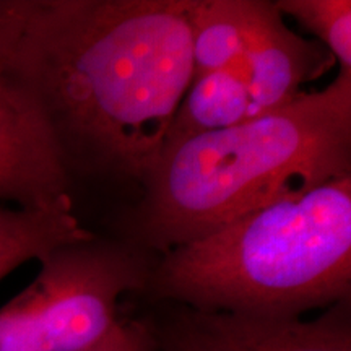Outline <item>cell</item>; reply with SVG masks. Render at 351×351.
I'll return each instance as SVG.
<instances>
[{"label": "cell", "mask_w": 351, "mask_h": 351, "mask_svg": "<svg viewBox=\"0 0 351 351\" xmlns=\"http://www.w3.org/2000/svg\"><path fill=\"white\" fill-rule=\"evenodd\" d=\"M192 0H32L5 75L72 189L137 199L194 77Z\"/></svg>", "instance_id": "cell-1"}, {"label": "cell", "mask_w": 351, "mask_h": 351, "mask_svg": "<svg viewBox=\"0 0 351 351\" xmlns=\"http://www.w3.org/2000/svg\"><path fill=\"white\" fill-rule=\"evenodd\" d=\"M343 176H351V72L340 70L324 90L158 156L111 230L158 257Z\"/></svg>", "instance_id": "cell-2"}, {"label": "cell", "mask_w": 351, "mask_h": 351, "mask_svg": "<svg viewBox=\"0 0 351 351\" xmlns=\"http://www.w3.org/2000/svg\"><path fill=\"white\" fill-rule=\"evenodd\" d=\"M143 295L267 317H302L350 300L351 176L169 249L156 257Z\"/></svg>", "instance_id": "cell-3"}, {"label": "cell", "mask_w": 351, "mask_h": 351, "mask_svg": "<svg viewBox=\"0 0 351 351\" xmlns=\"http://www.w3.org/2000/svg\"><path fill=\"white\" fill-rule=\"evenodd\" d=\"M36 278L0 307V351H83L119 320L127 293L143 295L156 256L116 236L57 245Z\"/></svg>", "instance_id": "cell-4"}, {"label": "cell", "mask_w": 351, "mask_h": 351, "mask_svg": "<svg viewBox=\"0 0 351 351\" xmlns=\"http://www.w3.org/2000/svg\"><path fill=\"white\" fill-rule=\"evenodd\" d=\"M156 351H351V298L319 317L200 311L179 302H152L143 315Z\"/></svg>", "instance_id": "cell-5"}, {"label": "cell", "mask_w": 351, "mask_h": 351, "mask_svg": "<svg viewBox=\"0 0 351 351\" xmlns=\"http://www.w3.org/2000/svg\"><path fill=\"white\" fill-rule=\"evenodd\" d=\"M333 65L322 44L289 29L271 0H244V49L239 72L251 99V119L295 101L302 85Z\"/></svg>", "instance_id": "cell-6"}, {"label": "cell", "mask_w": 351, "mask_h": 351, "mask_svg": "<svg viewBox=\"0 0 351 351\" xmlns=\"http://www.w3.org/2000/svg\"><path fill=\"white\" fill-rule=\"evenodd\" d=\"M7 67H0V204L34 212L73 213L75 199L54 148L8 82Z\"/></svg>", "instance_id": "cell-7"}, {"label": "cell", "mask_w": 351, "mask_h": 351, "mask_svg": "<svg viewBox=\"0 0 351 351\" xmlns=\"http://www.w3.org/2000/svg\"><path fill=\"white\" fill-rule=\"evenodd\" d=\"M249 119L251 99L239 69L218 70L192 78L173 114L158 156L187 140L230 129Z\"/></svg>", "instance_id": "cell-8"}, {"label": "cell", "mask_w": 351, "mask_h": 351, "mask_svg": "<svg viewBox=\"0 0 351 351\" xmlns=\"http://www.w3.org/2000/svg\"><path fill=\"white\" fill-rule=\"evenodd\" d=\"M90 236L93 231L83 228L73 213L34 212L0 204V282L57 245Z\"/></svg>", "instance_id": "cell-9"}, {"label": "cell", "mask_w": 351, "mask_h": 351, "mask_svg": "<svg viewBox=\"0 0 351 351\" xmlns=\"http://www.w3.org/2000/svg\"><path fill=\"white\" fill-rule=\"evenodd\" d=\"M189 25L192 78L239 69L244 49V0H192Z\"/></svg>", "instance_id": "cell-10"}, {"label": "cell", "mask_w": 351, "mask_h": 351, "mask_svg": "<svg viewBox=\"0 0 351 351\" xmlns=\"http://www.w3.org/2000/svg\"><path fill=\"white\" fill-rule=\"evenodd\" d=\"M282 15H289L319 36L322 46L339 60L340 70L351 72L350 0H276Z\"/></svg>", "instance_id": "cell-11"}, {"label": "cell", "mask_w": 351, "mask_h": 351, "mask_svg": "<svg viewBox=\"0 0 351 351\" xmlns=\"http://www.w3.org/2000/svg\"><path fill=\"white\" fill-rule=\"evenodd\" d=\"M83 351H156V343L147 319L121 315L103 339Z\"/></svg>", "instance_id": "cell-12"}, {"label": "cell", "mask_w": 351, "mask_h": 351, "mask_svg": "<svg viewBox=\"0 0 351 351\" xmlns=\"http://www.w3.org/2000/svg\"><path fill=\"white\" fill-rule=\"evenodd\" d=\"M32 0H0V67H7L23 34Z\"/></svg>", "instance_id": "cell-13"}]
</instances>
